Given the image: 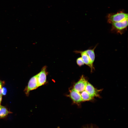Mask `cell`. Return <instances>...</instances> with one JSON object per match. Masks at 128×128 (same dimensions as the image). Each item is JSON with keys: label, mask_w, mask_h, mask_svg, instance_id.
<instances>
[{"label": "cell", "mask_w": 128, "mask_h": 128, "mask_svg": "<svg viewBox=\"0 0 128 128\" xmlns=\"http://www.w3.org/2000/svg\"><path fill=\"white\" fill-rule=\"evenodd\" d=\"M95 49L94 47L92 49H88L83 51L76 50L74 51L76 53L80 54L84 64L90 68L91 72L95 69L93 64L95 57Z\"/></svg>", "instance_id": "cell-1"}, {"label": "cell", "mask_w": 128, "mask_h": 128, "mask_svg": "<svg viewBox=\"0 0 128 128\" xmlns=\"http://www.w3.org/2000/svg\"><path fill=\"white\" fill-rule=\"evenodd\" d=\"M107 22L110 23L128 19V14L122 11L109 14L107 16Z\"/></svg>", "instance_id": "cell-2"}, {"label": "cell", "mask_w": 128, "mask_h": 128, "mask_svg": "<svg viewBox=\"0 0 128 128\" xmlns=\"http://www.w3.org/2000/svg\"><path fill=\"white\" fill-rule=\"evenodd\" d=\"M111 24V31L122 34L128 26V19L113 23Z\"/></svg>", "instance_id": "cell-3"}, {"label": "cell", "mask_w": 128, "mask_h": 128, "mask_svg": "<svg viewBox=\"0 0 128 128\" xmlns=\"http://www.w3.org/2000/svg\"><path fill=\"white\" fill-rule=\"evenodd\" d=\"M88 82L86 78L82 75L78 81L74 85L73 89L80 93L84 90Z\"/></svg>", "instance_id": "cell-4"}, {"label": "cell", "mask_w": 128, "mask_h": 128, "mask_svg": "<svg viewBox=\"0 0 128 128\" xmlns=\"http://www.w3.org/2000/svg\"><path fill=\"white\" fill-rule=\"evenodd\" d=\"M39 87L37 74L32 77L29 81L27 87L25 89L26 95L28 96L30 91L36 89Z\"/></svg>", "instance_id": "cell-5"}, {"label": "cell", "mask_w": 128, "mask_h": 128, "mask_svg": "<svg viewBox=\"0 0 128 128\" xmlns=\"http://www.w3.org/2000/svg\"><path fill=\"white\" fill-rule=\"evenodd\" d=\"M46 66H45L42 69L41 71L37 75V78L39 87L44 85L46 80Z\"/></svg>", "instance_id": "cell-6"}, {"label": "cell", "mask_w": 128, "mask_h": 128, "mask_svg": "<svg viewBox=\"0 0 128 128\" xmlns=\"http://www.w3.org/2000/svg\"><path fill=\"white\" fill-rule=\"evenodd\" d=\"M69 91V96L73 102L78 105H80L82 102L79 93L73 88Z\"/></svg>", "instance_id": "cell-7"}, {"label": "cell", "mask_w": 128, "mask_h": 128, "mask_svg": "<svg viewBox=\"0 0 128 128\" xmlns=\"http://www.w3.org/2000/svg\"><path fill=\"white\" fill-rule=\"evenodd\" d=\"M12 112L9 111L5 107L0 105V119L5 118Z\"/></svg>", "instance_id": "cell-8"}, {"label": "cell", "mask_w": 128, "mask_h": 128, "mask_svg": "<svg viewBox=\"0 0 128 128\" xmlns=\"http://www.w3.org/2000/svg\"><path fill=\"white\" fill-rule=\"evenodd\" d=\"M76 61L77 64L79 66H81L84 64L81 57H79L77 58Z\"/></svg>", "instance_id": "cell-9"}, {"label": "cell", "mask_w": 128, "mask_h": 128, "mask_svg": "<svg viewBox=\"0 0 128 128\" xmlns=\"http://www.w3.org/2000/svg\"><path fill=\"white\" fill-rule=\"evenodd\" d=\"M81 128H98L93 124H89L83 126Z\"/></svg>", "instance_id": "cell-10"}, {"label": "cell", "mask_w": 128, "mask_h": 128, "mask_svg": "<svg viewBox=\"0 0 128 128\" xmlns=\"http://www.w3.org/2000/svg\"><path fill=\"white\" fill-rule=\"evenodd\" d=\"M7 89L5 87H3L1 88V91L2 95H5L7 93Z\"/></svg>", "instance_id": "cell-11"}, {"label": "cell", "mask_w": 128, "mask_h": 128, "mask_svg": "<svg viewBox=\"0 0 128 128\" xmlns=\"http://www.w3.org/2000/svg\"><path fill=\"white\" fill-rule=\"evenodd\" d=\"M3 84L2 82L0 80V88H2Z\"/></svg>", "instance_id": "cell-12"}, {"label": "cell", "mask_w": 128, "mask_h": 128, "mask_svg": "<svg viewBox=\"0 0 128 128\" xmlns=\"http://www.w3.org/2000/svg\"><path fill=\"white\" fill-rule=\"evenodd\" d=\"M2 95H0V105L1 104L2 100Z\"/></svg>", "instance_id": "cell-13"}, {"label": "cell", "mask_w": 128, "mask_h": 128, "mask_svg": "<svg viewBox=\"0 0 128 128\" xmlns=\"http://www.w3.org/2000/svg\"><path fill=\"white\" fill-rule=\"evenodd\" d=\"M0 95H2L1 91V88H0Z\"/></svg>", "instance_id": "cell-14"}]
</instances>
